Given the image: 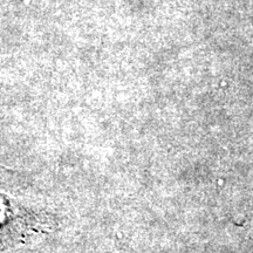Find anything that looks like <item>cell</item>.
Wrapping results in <instances>:
<instances>
[{
    "label": "cell",
    "instance_id": "cell-1",
    "mask_svg": "<svg viewBox=\"0 0 253 253\" xmlns=\"http://www.w3.org/2000/svg\"><path fill=\"white\" fill-rule=\"evenodd\" d=\"M30 1L31 0H25V2H26V4H30Z\"/></svg>",
    "mask_w": 253,
    "mask_h": 253
}]
</instances>
